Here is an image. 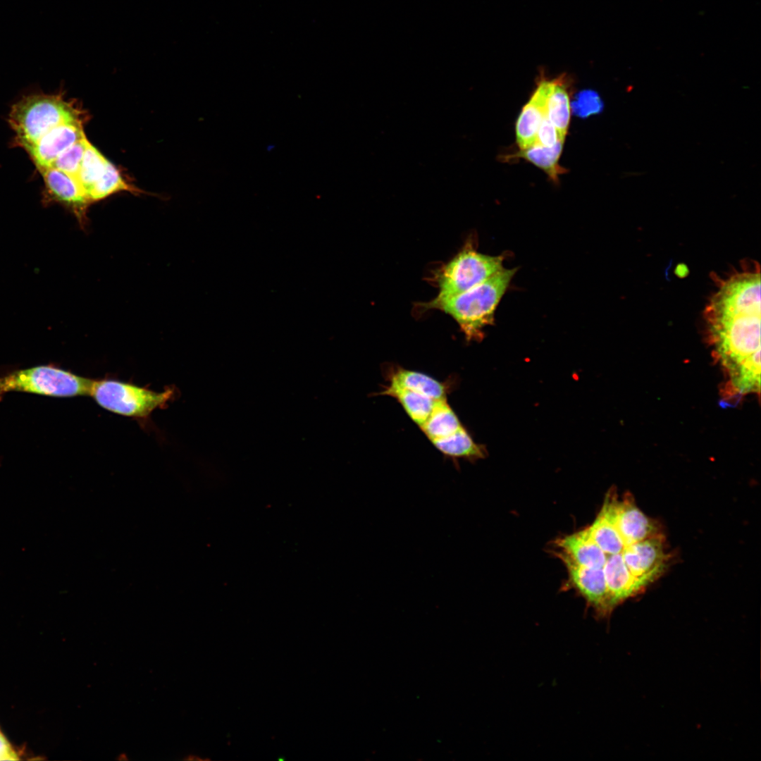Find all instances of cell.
<instances>
[{"mask_svg": "<svg viewBox=\"0 0 761 761\" xmlns=\"http://www.w3.org/2000/svg\"><path fill=\"white\" fill-rule=\"evenodd\" d=\"M174 392H155L120 380H94L90 395L102 408L125 416L145 418L165 406Z\"/></svg>", "mask_w": 761, "mask_h": 761, "instance_id": "cell-6", "label": "cell"}, {"mask_svg": "<svg viewBox=\"0 0 761 761\" xmlns=\"http://www.w3.org/2000/svg\"><path fill=\"white\" fill-rule=\"evenodd\" d=\"M516 270L503 268L459 295L418 304L417 310H440L455 320L468 340H480L483 338V328L494 323L496 308Z\"/></svg>", "mask_w": 761, "mask_h": 761, "instance_id": "cell-2", "label": "cell"}, {"mask_svg": "<svg viewBox=\"0 0 761 761\" xmlns=\"http://www.w3.org/2000/svg\"><path fill=\"white\" fill-rule=\"evenodd\" d=\"M562 552L576 564L592 569L603 568L607 556L595 543L587 528L557 540Z\"/></svg>", "mask_w": 761, "mask_h": 761, "instance_id": "cell-14", "label": "cell"}, {"mask_svg": "<svg viewBox=\"0 0 761 761\" xmlns=\"http://www.w3.org/2000/svg\"><path fill=\"white\" fill-rule=\"evenodd\" d=\"M121 191L135 194L140 192V190L128 184L117 168L108 160L103 175L89 190L88 198L92 203Z\"/></svg>", "mask_w": 761, "mask_h": 761, "instance_id": "cell-22", "label": "cell"}, {"mask_svg": "<svg viewBox=\"0 0 761 761\" xmlns=\"http://www.w3.org/2000/svg\"><path fill=\"white\" fill-rule=\"evenodd\" d=\"M559 140H561L557 129L544 116L538 130L535 144L550 147Z\"/></svg>", "mask_w": 761, "mask_h": 761, "instance_id": "cell-26", "label": "cell"}, {"mask_svg": "<svg viewBox=\"0 0 761 761\" xmlns=\"http://www.w3.org/2000/svg\"><path fill=\"white\" fill-rule=\"evenodd\" d=\"M93 381L52 365L16 369L0 374V401L10 392L55 397L90 395Z\"/></svg>", "mask_w": 761, "mask_h": 761, "instance_id": "cell-4", "label": "cell"}, {"mask_svg": "<svg viewBox=\"0 0 761 761\" xmlns=\"http://www.w3.org/2000/svg\"><path fill=\"white\" fill-rule=\"evenodd\" d=\"M381 393L395 398L419 427L426 422L435 403L439 401L426 395L391 384Z\"/></svg>", "mask_w": 761, "mask_h": 761, "instance_id": "cell-17", "label": "cell"}, {"mask_svg": "<svg viewBox=\"0 0 761 761\" xmlns=\"http://www.w3.org/2000/svg\"><path fill=\"white\" fill-rule=\"evenodd\" d=\"M431 443L442 453L452 457L474 460L485 457L486 453L485 447L475 443L464 427L449 436Z\"/></svg>", "mask_w": 761, "mask_h": 761, "instance_id": "cell-20", "label": "cell"}, {"mask_svg": "<svg viewBox=\"0 0 761 761\" xmlns=\"http://www.w3.org/2000/svg\"><path fill=\"white\" fill-rule=\"evenodd\" d=\"M71 121H80L78 111L56 95L25 97L12 106L8 117L16 142L23 148L54 128Z\"/></svg>", "mask_w": 761, "mask_h": 761, "instance_id": "cell-3", "label": "cell"}, {"mask_svg": "<svg viewBox=\"0 0 761 761\" xmlns=\"http://www.w3.org/2000/svg\"><path fill=\"white\" fill-rule=\"evenodd\" d=\"M80 121L62 123L24 149L37 169L49 167L73 144L85 137Z\"/></svg>", "mask_w": 761, "mask_h": 761, "instance_id": "cell-11", "label": "cell"}, {"mask_svg": "<svg viewBox=\"0 0 761 761\" xmlns=\"http://www.w3.org/2000/svg\"><path fill=\"white\" fill-rule=\"evenodd\" d=\"M557 557L564 564L569 581L575 589L601 617L609 616L614 608L609 598L603 568L592 569L579 565L562 552Z\"/></svg>", "mask_w": 761, "mask_h": 761, "instance_id": "cell-9", "label": "cell"}, {"mask_svg": "<svg viewBox=\"0 0 761 761\" xmlns=\"http://www.w3.org/2000/svg\"><path fill=\"white\" fill-rule=\"evenodd\" d=\"M573 113L581 118L599 113L602 111L603 103L599 95L593 90L579 92L571 104Z\"/></svg>", "mask_w": 761, "mask_h": 761, "instance_id": "cell-25", "label": "cell"}, {"mask_svg": "<svg viewBox=\"0 0 761 761\" xmlns=\"http://www.w3.org/2000/svg\"><path fill=\"white\" fill-rule=\"evenodd\" d=\"M607 592L612 607L642 592L646 587L626 567L621 552L607 555L603 567Z\"/></svg>", "mask_w": 761, "mask_h": 761, "instance_id": "cell-13", "label": "cell"}, {"mask_svg": "<svg viewBox=\"0 0 761 761\" xmlns=\"http://www.w3.org/2000/svg\"><path fill=\"white\" fill-rule=\"evenodd\" d=\"M18 754L11 744L0 731V760H18Z\"/></svg>", "mask_w": 761, "mask_h": 761, "instance_id": "cell-27", "label": "cell"}, {"mask_svg": "<svg viewBox=\"0 0 761 761\" xmlns=\"http://www.w3.org/2000/svg\"><path fill=\"white\" fill-rule=\"evenodd\" d=\"M601 510L614 524L626 547L660 536L655 521L636 505L630 496L620 501L610 492Z\"/></svg>", "mask_w": 761, "mask_h": 761, "instance_id": "cell-7", "label": "cell"}, {"mask_svg": "<svg viewBox=\"0 0 761 761\" xmlns=\"http://www.w3.org/2000/svg\"><path fill=\"white\" fill-rule=\"evenodd\" d=\"M503 261V256L483 254L466 242L454 257L435 271L433 281L439 292L434 299L450 298L474 287L502 269Z\"/></svg>", "mask_w": 761, "mask_h": 761, "instance_id": "cell-5", "label": "cell"}, {"mask_svg": "<svg viewBox=\"0 0 761 761\" xmlns=\"http://www.w3.org/2000/svg\"><path fill=\"white\" fill-rule=\"evenodd\" d=\"M117 759L118 760H128V758L127 757V755L125 753L119 755L118 756Z\"/></svg>", "mask_w": 761, "mask_h": 761, "instance_id": "cell-29", "label": "cell"}, {"mask_svg": "<svg viewBox=\"0 0 761 761\" xmlns=\"http://www.w3.org/2000/svg\"><path fill=\"white\" fill-rule=\"evenodd\" d=\"M88 142L83 137L63 151L50 166L76 178Z\"/></svg>", "mask_w": 761, "mask_h": 761, "instance_id": "cell-24", "label": "cell"}, {"mask_svg": "<svg viewBox=\"0 0 761 761\" xmlns=\"http://www.w3.org/2000/svg\"><path fill=\"white\" fill-rule=\"evenodd\" d=\"M621 555L631 574L645 586L663 573L667 562L661 536L631 544Z\"/></svg>", "mask_w": 761, "mask_h": 761, "instance_id": "cell-10", "label": "cell"}, {"mask_svg": "<svg viewBox=\"0 0 761 761\" xmlns=\"http://www.w3.org/2000/svg\"><path fill=\"white\" fill-rule=\"evenodd\" d=\"M552 86V79L546 78L544 72L540 70L537 87L529 101L524 106L516 123V142L520 149L535 144Z\"/></svg>", "mask_w": 761, "mask_h": 761, "instance_id": "cell-12", "label": "cell"}, {"mask_svg": "<svg viewBox=\"0 0 761 761\" xmlns=\"http://www.w3.org/2000/svg\"><path fill=\"white\" fill-rule=\"evenodd\" d=\"M462 426L446 399L438 401L426 422L420 427L431 441L452 435Z\"/></svg>", "mask_w": 761, "mask_h": 761, "instance_id": "cell-18", "label": "cell"}, {"mask_svg": "<svg viewBox=\"0 0 761 761\" xmlns=\"http://www.w3.org/2000/svg\"><path fill=\"white\" fill-rule=\"evenodd\" d=\"M717 282L703 316L707 338L728 377L727 395H760V265L744 262Z\"/></svg>", "mask_w": 761, "mask_h": 761, "instance_id": "cell-1", "label": "cell"}, {"mask_svg": "<svg viewBox=\"0 0 761 761\" xmlns=\"http://www.w3.org/2000/svg\"><path fill=\"white\" fill-rule=\"evenodd\" d=\"M569 81L565 73L552 79V86L545 108V117L555 127L562 140L567 134L570 120Z\"/></svg>", "mask_w": 761, "mask_h": 761, "instance_id": "cell-15", "label": "cell"}, {"mask_svg": "<svg viewBox=\"0 0 761 761\" xmlns=\"http://www.w3.org/2000/svg\"><path fill=\"white\" fill-rule=\"evenodd\" d=\"M563 143V140H559L550 147L534 144L529 148L520 149L514 154L504 156L502 159L506 160L516 158L526 159L541 168L553 182H557L559 175L567 171L558 163Z\"/></svg>", "mask_w": 761, "mask_h": 761, "instance_id": "cell-16", "label": "cell"}, {"mask_svg": "<svg viewBox=\"0 0 761 761\" xmlns=\"http://www.w3.org/2000/svg\"><path fill=\"white\" fill-rule=\"evenodd\" d=\"M107 159L88 142L76 180L86 192L89 190L103 175Z\"/></svg>", "mask_w": 761, "mask_h": 761, "instance_id": "cell-23", "label": "cell"}, {"mask_svg": "<svg viewBox=\"0 0 761 761\" xmlns=\"http://www.w3.org/2000/svg\"><path fill=\"white\" fill-rule=\"evenodd\" d=\"M587 530L606 555L620 553L626 547L617 528L602 510Z\"/></svg>", "mask_w": 761, "mask_h": 761, "instance_id": "cell-21", "label": "cell"}, {"mask_svg": "<svg viewBox=\"0 0 761 761\" xmlns=\"http://www.w3.org/2000/svg\"><path fill=\"white\" fill-rule=\"evenodd\" d=\"M41 173L49 201L61 203L75 216L80 227L87 226V211L90 201L76 178L54 167L38 169Z\"/></svg>", "mask_w": 761, "mask_h": 761, "instance_id": "cell-8", "label": "cell"}, {"mask_svg": "<svg viewBox=\"0 0 761 761\" xmlns=\"http://www.w3.org/2000/svg\"><path fill=\"white\" fill-rule=\"evenodd\" d=\"M390 384L426 395L437 400L446 398V388L444 384L420 372L399 368L391 375Z\"/></svg>", "mask_w": 761, "mask_h": 761, "instance_id": "cell-19", "label": "cell"}, {"mask_svg": "<svg viewBox=\"0 0 761 761\" xmlns=\"http://www.w3.org/2000/svg\"><path fill=\"white\" fill-rule=\"evenodd\" d=\"M185 760H206L207 759H204L202 757H200L197 756V755L192 754V755H187V757H185Z\"/></svg>", "mask_w": 761, "mask_h": 761, "instance_id": "cell-28", "label": "cell"}]
</instances>
